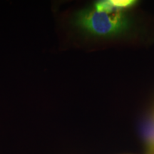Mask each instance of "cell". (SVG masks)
Listing matches in <instances>:
<instances>
[{"label": "cell", "mask_w": 154, "mask_h": 154, "mask_svg": "<svg viewBox=\"0 0 154 154\" xmlns=\"http://www.w3.org/2000/svg\"><path fill=\"white\" fill-rule=\"evenodd\" d=\"M143 138L147 154H154V116L146 123L144 127Z\"/></svg>", "instance_id": "7a4b0ae2"}, {"label": "cell", "mask_w": 154, "mask_h": 154, "mask_svg": "<svg viewBox=\"0 0 154 154\" xmlns=\"http://www.w3.org/2000/svg\"><path fill=\"white\" fill-rule=\"evenodd\" d=\"M73 22L82 32L98 37L119 35L128 30L131 24L124 11L106 13L96 10L94 7L78 11Z\"/></svg>", "instance_id": "6da1fadb"}]
</instances>
